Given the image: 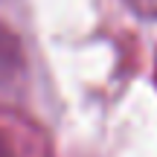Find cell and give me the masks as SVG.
Returning <instances> with one entry per match:
<instances>
[{
  "label": "cell",
  "instance_id": "6da1fadb",
  "mask_svg": "<svg viewBox=\"0 0 157 157\" xmlns=\"http://www.w3.org/2000/svg\"><path fill=\"white\" fill-rule=\"evenodd\" d=\"M0 157H12V146H9V140L3 134H0Z\"/></svg>",
  "mask_w": 157,
  "mask_h": 157
}]
</instances>
